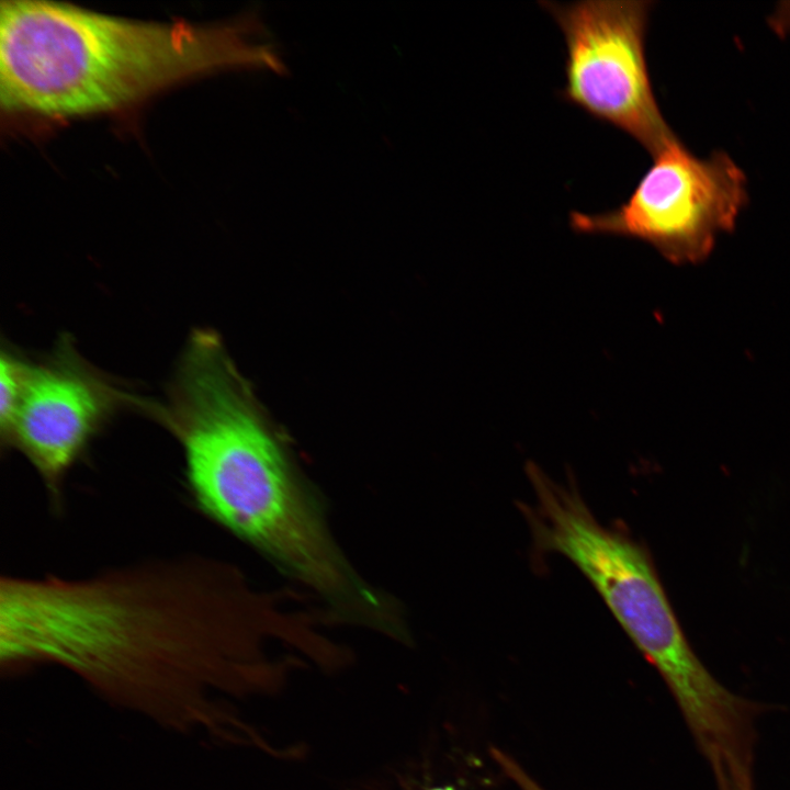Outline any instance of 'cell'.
<instances>
[{
    "instance_id": "cell-1",
    "label": "cell",
    "mask_w": 790,
    "mask_h": 790,
    "mask_svg": "<svg viewBox=\"0 0 790 790\" xmlns=\"http://www.w3.org/2000/svg\"><path fill=\"white\" fill-rule=\"evenodd\" d=\"M271 623L240 571L203 553L0 578L9 669L55 663L106 684L208 681L249 670Z\"/></svg>"
},
{
    "instance_id": "cell-2",
    "label": "cell",
    "mask_w": 790,
    "mask_h": 790,
    "mask_svg": "<svg viewBox=\"0 0 790 790\" xmlns=\"http://www.w3.org/2000/svg\"><path fill=\"white\" fill-rule=\"evenodd\" d=\"M157 420L181 450L184 485L203 516L342 614L368 621L377 612L381 599L343 560L224 347L181 354Z\"/></svg>"
},
{
    "instance_id": "cell-3",
    "label": "cell",
    "mask_w": 790,
    "mask_h": 790,
    "mask_svg": "<svg viewBox=\"0 0 790 790\" xmlns=\"http://www.w3.org/2000/svg\"><path fill=\"white\" fill-rule=\"evenodd\" d=\"M286 68L255 13L219 23L120 18L72 4H0V104L65 119L117 110L184 79Z\"/></svg>"
},
{
    "instance_id": "cell-4",
    "label": "cell",
    "mask_w": 790,
    "mask_h": 790,
    "mask_svg": "<svg viewBox=\"0 0 790 790\" xmlns=\"http://www.w3.org/2000/svg\"><path fill=\"white\" fill-rule=\"evenodd\" d=\"M534 501L523 505L537 553H558L590 582L672 692L695 740L731 731L744 711L701 663L676 618L647 550L622 528L601 524L573 483L526 466Z\"/></svg>"
},
{
    "instance_id": "cell-5",
    "label": "cell",
    "mask_w": 790,
    "mask_h": 790,
    "mask_svg": "<svg viewBox=\"0 0 790 790\" xmlns=\"http://www.w3.org/2000/svg\"><path fill=\"white\" fill-rule=\"evenodd\" d=\"M651 0L540 1L566 47L562 99L654 156L677 136L656 100L646 58Z\"/></svg>"
},
{
    "instance_id": "cell-6",
    "label": "cell",
    "mask_w": 790,
    "mask_h": 790,
    "mask_svg": "<svg viewBox=\"0 0 790 790\" xmlns=\"http://www.w3.org/2000/svg\"><path fill=\"white\" fill-rule=\"evenodd\" d=\"M652 157L623 203L600 213L572 211L569 225L642 240L674 263L699 262L719 234L734 229L749 201L747 177L725 151L698 157L678 137Z\"/></svg>"
},
{
    "instance_id": "cell-7",
    "label": "cell",
    "mask_w": 790,
    "mask_h": 790,
    "mask_svg": "<svg viewBox=\"0 0 790 790\" xmlns=\"http://www.w3.org/2000/svg\"><path fill=\"white\" fill-rule=\"evenodd\" d=\"M151 405L115 386L69 339H61L42 361L23 359L14 408L0 426L1 441L29 461L53 509L60 511L66 477L99 431L122 409L149 414Z\"/></svg>"
},
{
    "instance_id": "cell-8",
    "label": "cell",
    "mask_w": 790,
    "mask_h": 790,
    "mask_svg": "<svg viewBox=\"0 0 790 790\" xmlns=\"http://www.w3.org/2000/svg\"><path fill=\"white\" fill-rule=\"evenodd\" d=\"M494 760L520 790H545L511 756L503 751L495 754Z\"/></svg>"
}]
</instances>
